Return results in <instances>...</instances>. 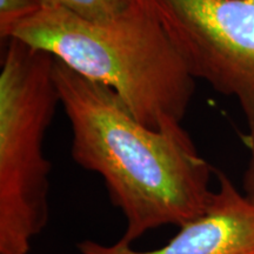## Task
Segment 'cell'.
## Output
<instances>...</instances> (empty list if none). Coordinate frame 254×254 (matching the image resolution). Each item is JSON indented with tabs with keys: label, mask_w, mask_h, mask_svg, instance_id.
<instances>
[{
	"label": "cell",
	"mask_w": 254,
	"mask_h": 254,
	"mask_svg": "<svg viewBox=\"0 0 254 254\" xmlns=\"http://www.w3.org/2000/svg\"><path fill=\"white\" fill-rule=\"evenodd\" d=\"M195 79L240 106L254 101V5L249 0H145Z\"/></svg>",
	"instance_id": "4"
},
{
	"label": "cell",
	"mask_w": 254,
	"mask_h": 254,
	"mask_svg": "<svg viewBox=\"0 0 254 254\" xmlns=\"http://www.w3.org/2000/svg\"><path fill=\"white\" fill-rule=\"evenodd\" d=\"M41 7L40 0H0V31L30 17Z\"/></svg>",
	"instance_id": "7"
},
{
	"label": "cell",
	"mask_w": 254,
	"mask_h": 254,
	"mask_svg": "<svg viewBox=\"0 0 254 254\" xmlns=\"http://www.w3.org/2000/svg\"><path fill=\"white\" fill-rule=\"evenodd\" d=\"M249 1H250V2H252V4L254 5V0H249Z\"/></svg>",
	"instance_id": "9"
},
{
	"label": "cell",
	"mask_w": 254,
	"mask_h": 254,
	"mask_svg": "<svg viewBox=\"0 0 254 254\" xmlns=\"http://www.w3.org/2000/svg\"><path fill=\"white\" fill-rule=\"evenodd\" d=\"M218 189L213 190L206 211L179 227L163 247L136 251L117 241L104 245L84 240L80 254H254V202L240 192L226 174L214 170Z\"/></svg>",
	"instance_id": "5"
},
{
	"label": "cell",
	"mask_w": 254,
	"mask_h": 254,
	"mask_svg": "<svg viewBox=\"0 0 254 254\" xmlns=\"http://www.w3.org/2000/svg\"><path fill=\"white\" fill-rule=\"evenodd\" d=\"M43 7H59L93 23H106L120 17L138 0H40Z\"/></svg>",
	"instance_id": "6"
},
{
	"label": "cell",
	"mask_w": 254,
	"mask_h": 254,
	"mask_svg": "<svg viewBox=\"0 0 254 254\" xmlns=\"http://www.w3.org/2000/svg\"><path fill=\"white\" fill-rule=\"evenodd\" d=\"M0 71V254H28L49 222L47 128L60 103L55 58L6 40Z\"/></svg>",
	"instance_id": "3"
},
{
	"label": "cell",
	"mask_w": 254,
	"mask_h": 254,
	"mask_svg": "<svg viewBox=\"0 0 254 254\" xmlns=\"http://www.w3.org/2000/svg\"><path fill=\"white\" fill-rule=\"evenodd\" d=\"M0 34L112 88L148 128L182 124L195 92V78L145 0L106 23L41 7Z\"/></svg>",
	"instance_id": "2"
},
{
	"label": "cell",
	"mask_w": 254,
	"mask_h": 254,
	"mask_svg": "<svg viewBox=\"0 0 254 254\" xmlns=\"http://www.w3.org/2000/svg\"><path fill=\"white\" fill-rule=\"evenodd\" d=\"M53 75L71 124L73 160L103 178L111 202L125 217L119 241L132 245L152 230L182 227L204 213L214 170L182 124L148 128L112 88L56 58Z\"/></svg>",
	"instance_id": "1"
},
{
	"label": "cell",
	"mask_w": 254,
	"mask_h": 254,
	"mask_svg": "<svg viewBox=\"0 0 254 254\" xmlns=\"http://www.w3.org/2000/svg\"><path fill=\"white\" fill-rule=\"evenodd\" d=\"M246 118L247 134L246 146L249 148V163L243 178V192L251 201L254 202V101L241 107Z\"/></svg>",
	"instance_id": "8"
}]
</instances>
